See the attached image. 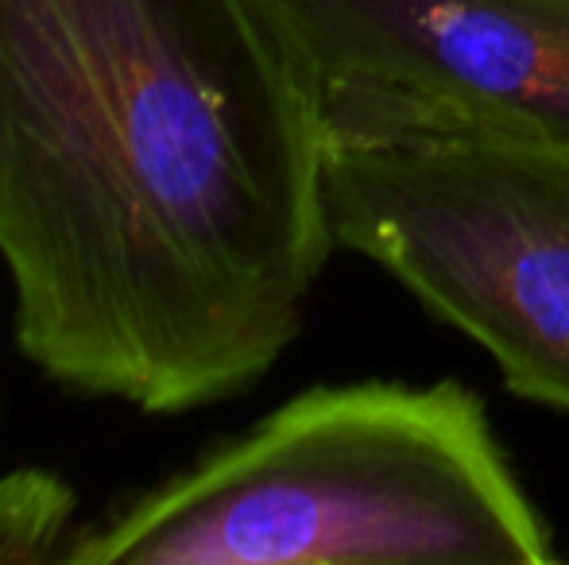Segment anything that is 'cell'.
I'll use <instances>...</instances> for the list:
<instances>
[{
	"mask_svg": "<svg viewBox=\"0 0 569 565\" xmlns=\"http://www.w3.org/2000/svg\"><path fill=\"white\" fill-rule=\"evenodd\" d=\"M338 249L326 117L271 0H0L16 349L140 415L252 387Z\"/></svg>",
	"mask_w": 569,
	"mask_h": 565,
	"instance_id": "obj_1",
	"label": "cell"
},
{
	"mask_svg": "<svg viewBox=\"0 0 569 565\" xmlns=\"http://www.w3.org/2000/svg\"><path fill=\"white\" fill-rule=\"evenodd\" d=\"M555 538L485 403L310 387L70 538V565H547Z\"/></svg>",
	"mask_w": 569,
	"mask_h": 565,
	"instance_id": "obj_2",
	"label": "cell"
},
{
	"mask_svg": "<svg viewBox=\"0 0 569 565\" xmlns=\"http://www.w3.org/2000/svg\"><path fill=\"white\" fill-rule=\"evenodd\" d=\"M338 249L469 333L523 400L569 411V143L453 129H326Z\"/></svg>",
	"mask_w": 569,
	"mask_h": 565,
	"instance_id": "obj_3",
	"label": "cell"
},
{
	"mask_svg": "<svg viewBox=\"0 0 569 565\" xmlns=\"http://www.w3.org/2000/svg\"><path fill=\"white\" fill-rule=\"evenodd\" d=\"M326 129L453 124L569 143V0H271Z\"/></svg>",
	"mask_w": 569,
	"mask_h": 565,
	"instance_id": "obj_4",
	"label": "cell"
},
{
	"mask_svg": "<svg viewBox=\"0 0 569 565\" xmlns=\"http://www.w3.org/2000/svg\"><path fill=\"white\" fill-rule=\"evenodd\" d=\"M78 496L51 468L0 476V565L62 562L74 531Z\"/></svg>",
	"mask_w": 569,
	"mask_h": 565,
	"instance_id": "obj_5",
	"label": "cell"
}]
</instances>
